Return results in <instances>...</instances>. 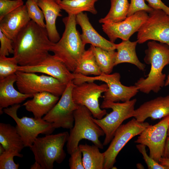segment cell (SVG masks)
<instances>
[{
    "label": "cell",
    "instance_id": "1",
    "mask_svg": "<svg viewBox=\"0 0 169 169\" xmlns=\"http://www.w3.org/2000/svg\"><path fill=\"white\" fill-rule=\"evenodd\" d=\"M13 57L21 66L39 64L49 55L54 43L45 28L31 20L13 41Z\"/></svg>",
    "mask_w": 169,
    "mask_h": 169
},
{
    "label": "cell",
    "instance_id": "2",
    "mask_svg": "<svg viewBox=\"0 0 169 169\" xmlns=\"http://www.w3.org/2000/svg\"><path fill=\"white\" fill-rule=\"evenodd\" d=\"M147 46L144 60L151 65V69L146 78H140L135 85L144 93L148 94L152 91L157 93L164 86L166 75L162 70L169 64V46L154 40L148 42Z\"/></svg>",
    "mask_w": 169,
    "mask_h": 169
},
{
    "label": "cell",
    "instance_id": "3",
    "mask_svg": "<svg viewBox=\"0 0 169 169\" xmlns=\"http://www.w3.org/2000/svg\"><path fill=\"white\" fill-rule=\"evenodd\" d=\"M76 15H68L62 21L65 26L62 36L56 43H53L50 51L62 61L68 69L73 73L79 64L85 51V45L77 29Z\"/></svg>",
    "mask_w": 169,
    "mask_h": 169
},
{
    "label": "cell",
    "instance_id": "4",
    "mask_svg": "<svg viewBox=\"0 0 169 169\" xmlns=\"http://www.w3.org/2000/svg\"><path fill=\"white\" fill-rule=\"evenodd\" d=\"M74 122L70 131L67 142L68 153L71 154L79 146L83 139L91 141L99 148L102 149L103 144L99 138L105 135L101 128L93 120L92 114L85 106L79 105L74 112Z\"/></svg>",
    "mask_w": 169,
    "mask_h": 169
},
{
    "label": "cell",
    "instance_id": "5",
    "mask_svg": "<svg viewBox=\"0 0 169 169\" xmlns=\"http://www.w3.org/2000/svg\"><path fill=\"white\" fill-rule=\"evenodd\" d=\"M69 133L64 131L55 134L37 137L29 147L34 156L35 161L42 169H52L54 162L60 164L65 158L64 147Z\"/></svg>",
    "mask_w": 169,
    "mask_h": 169
},
{
    "label": "cell",
    "instance_id": "6",
    "mask_svg": "<svg viewBox=\"0 0 169 169\" xmlns=\"http://www.w3.org/2000/svg\"><path fill=\"white\" fill-rule=\"evenodd\" d=\"M136 101V99L122 103L103 101L100 108H110L112 111L101 119L92 118V119L105 133L104 146L107 145L111 142L115 131L125 120L133 117Z\"/></svg>",
    "mask_w": 169,
    "mask_h": 169
},
{
    "label": "cell",
    "instance_id": "7",
    "mask_svg": "<svg viewBox=\"0 0 169 169\" xmlns=\"http://www.w3.org/2000/svg\"><path fill=\"white\" fill-rule=\"evenodd\" d=\"M21 105L16 104L3 109V112L15 121L16 128L24 147H30L39 134H51L55 130L52 124L43 119L27 116L19 118L17 111Z\"/></svg>",
    "mask_w": 169,
    "mask_h": 169
},
{
    "label": "cell",
    "instance_id": "8",
    "mask_svg": "<svg viewBox=\"0 0 169 169\" xmlns=\"http://www.w3.org/2000/svg\"><path fill=\"white\" fill-rule=\"evenodd\" d=\"M74 84H78L84 82H94L96 80L103 81L108 86V90L104 92L103 97L104 100L113 102L129 101L136 95L139 90L135 85L127 86L122 84L120 81V74L117 72L112 74L102 73L94 77L84 76L73 73Z\"/></svg>",
    "mask_w": 169,
    "mask_h": 169
},
{
    "label": "cell",
    "instance_id": "9",
    "mask_svg": "<svg viewBox=\"0 0 169 169\" xmlns=\"http://www.w3.org/2000/svg\"><path fill=\"white\" fill-rule=\"evenodd\" d=\"M15 82L19 91L33 95L46 92L58 96H61L67 85L50 76L38 75L34 73L18 71Z\"/></svg>",
    "mask_w": 169,
    "mask_h": 169
},
{
    "label": "cell",
    "instance_id": "10",
    "mask_svg": "<svg viewBox=\"0 0 169 169\" xmlns=\"http://www.w3.org/2000/svg\"><path fill=\"white\" fill-rule=\"evenodd\" d=\"M150 125L147 122H140L135 118L125 124L121 125L116 130L110 143L104 152V169H112L118 154L131 139L139 135Z\"/></svg>",
    "mask_w": 169,
    "mask_h": 169
},
{
    "label": "cell",
    "instance_id": "11",
    "mask_svg": "<svg viewBox=\"0 0 169 169\" xmlns=\"http://www.w3.org/2000/svg\"><path fill=\"white\" fill-rule=\"evenodd\" d=\"M73 81L68 83L65 90L55 105L43 118L51 123L55 128L71 129L74 125V112L79 105L74 102L72 95L74 86Z\"/></svg>",
    "mask_w": 169,
    "mask_h": 169
},
{
    "label": "cell",
    "instance_id": "12",
    "mask_svg": "<svg viewBox=\"0 0 169 169\" xmlns=\"http://www.w3.org/2000/svg\"><path fill=\"white\" fill-rule=\"evenodd\" d=\"M148 15L137 32L138 43L152 40L169 46V15L161 9H154Z\"/></svg>",
    "mask_w": 169,
    "mask_h": 169
},
{
    "label": "cell",
    "instance_id": "13",
    "mask_svg": "<svg viewBox=\"0 0 169 169\" xmlns=\"http://www.w3.org/2000/svg\"><path fill=\"white\" fill-rule=\"evenodd\" d=\"M108 89L106 84L98 85L94 82H84L75 84L72 91V97L76 104L85 106L94 118L100 119L107 113L105 110L100 108L99 100Z\"/></svg>",
    "mask_w": 169,
    "mask_h": 169
},
{
    "label": "cell",
    "instance_id": "14",
    "mask_svg": "<svg viewBox=\"0 0 169 169\" xmlns=\"http://www.w3.org/2000/svg\"><path fill=\"white\" fill-rule=\"evenodd\" d=\"M169 125V115L163 118L157 124L146 127L135 141L147 146L149 156L158 162L163 157Z\"/></svg>",
    "mask_w": 169,
    "mask_h": 169
},
{
    "label": "cell",
    "instance_id": "15",
    "mask_svg": "<svg viewBox=\"0 0 169 169\" xmlns=\"http://www.w3.org/2000/svg\"><path fill=\"white\" fill-rule=\"evenodd\" d=\"M148 16L147 12L140 11L122 21L102 24V29L111 42L114 43L118 38L122 40H128L134 33L138 31Z\"/></svg>",
    "mask_w": 169,
    "mask_h": 169
},
{
    "label": "cell",
    "instance_id": "16",
    "mask_svg": "<svg viewBox=\"0 0 169 169\" xmlns=\"http://www.w3.org/2000/svg\"><path fill=\"white\" fill-rule=\"evenodd\" d=\"M18 70L42 73L54 78L67 85L74 79V76L62 61L50 54L42 62L31 66L19 65Z\"/></svg>",
    "mask_w": 169,
    "mask_h": 169
},
{
    "label": "cell",
    "instance_id": "17",
    "mask_svg": "<svg viewBox=\"0 0 169 169\" xmlns=\"http://www.w3.org/2000/svg\"><path fill=\"white\" fill-rule=\"evenodd\" d=\"M169 115V95L159 96L146 102L135 110L133 117L140 122L148 118L161 119Z\"/></svg>",
    "mask_w": 169,
    "mask_h": 169
},
{
    "label": "cell",
    "instance_id": "18",
    "mask_svg": "<svg viewBox=\"0 0 169 169\" xmlns=\"http://www.w3.org/2000/svg\"><path fill=\"white\" fill-rule=\"evenodd\" d=\"M31 20L24 4L0 20V30L13 41Z\"/></svg>",
    "mask_w": 169,
    "mask_h": 169
},
{
    "label": "cell",
    "instance_id": "19",
    "mask_svg": "<svg viewBox=\"0 0 169 169\" xmlns=\"http://www.w3.org/2000/svg\"><path fill=\"white\" fill-rule=\"evenodd\" d=\"M76 20L77 24L81 28L80 36L84 44H89L106 50L116 49V44L107 40L97 32L90 23L86 13L81 12L76 15Z\"/></svg>",
    "mask_w": 169,
    "mask_h": 169
},
{
    "label": "cell",
    "instance_id": "20",
    "mask_svg": "<svg viewBox=\"0 0 169 169\" xmlns=\"http://www.w3.org/2000/svg\"><path fill=\"white\" fill-rule=\"evenodd\" d=\"M17 79L14 74L0 80V114L3 113V109L19 104L33 95L24 94L17 90L14 87Z\"/></svg>",
    "mask_w": 169,
    "mask_h": 169
},
{
    "label": "cell",
    "instance_id": "21",
    "mask_svg": "<svg viewBox=\"0 0 169 169\" xmlns=\"http://www.w3.org/2000/svg\"><path fill=\"white\" fill-rule=\"evenodd\" d=\"M38 6L42 10L45 21V28L50 40L55 43L60 37L56 25L57 18L61 17V8L57 0H37Z\"/></svg>",
    "mask_w": 169,
    "mask_h": 169
},
{
    "label": "cell",
    "instance_id": "22",
    "mask_svg": "<svg viewBox=\"0 0 169 169\" xmlns=\"http://www.w3.org/2000/svg\"><path fill=\"white\" fill-rule=\"evenodd\" d=\"M59 97L50 93L44 92L33 95L32 98L22 105L28 111L32 112L36 118H42L54 107Z\"/></svg>",
    "mask_w": 169,
    "mask_h": 169
},
{
    "label": "cell",
    "instance_id": "23",
    "mask_svg": "<svg viewBox=\"0 0 169 169\" xmlns=\"http://www.w3.org/2000/svg\"><path fill=\"white\" fill-rule=\"evenodd\" d=\"M137 40L131 42L129 40H122L119 44H116V54L115 62L116 66L122 63H129L135 65L140 70H145L146 65L139 60L136 53Z\"/></svg>",
    "mask_w": 169,
    "mask_h": 169
},
{
    "label": "cell",
    "instance_id": "24",
    "mask_svg": "<svg viewBox=\"0 0 169 169\" xmlns=\"http://www.w3.org/2000/svg\"><path fill=\"white\" fill-rule=\"evenodd\" d=\"M79 146L83 155L84 169H104V152H100L99 148L94 145L90 146L85 144Z\"/></svg>",
    "mask_w": 169,
    "mask_h": 169
},
{
    "label": "cell",
    "instance_id": "25",
    "mask_svg": "<svg viewBox=\"0 0 169 169\" xmlns=\"http://www.w3.org/2000/svg\"><path fill=\"white\" fill-rule=\"evenodd\" d=\"M0 144L5 150L15 147L21 152L24 147L16 127L8 123H0Z\"/></svg>",
    "mask_w": 169,
    "mask_h": 169
},
{
    "label": "cell",
    "instance_id": "26",
    "mask_svg": "<svg viewBox=\"0 0 169 169\" xmlns=\"http://www.w3.org/2000/svg\"><path fill=\"white\" fill-rule=\"evenodd\" d=\"M98 0H57L61 9L68 15H76L79 13L87 11L96 14L97 11L95 3Z\"/></svg>",
    "mask_w": 169,
    "mask_h": 169
},
{
    "label": "cell",
    "instance_id": "27",
    "mask_svg": "<svg viewBox=\"0 0 169 169\" xmlns=\"http://www.w3.org/2000/svg\"><path fill=\"white\" fill-rule=\"evenodd\" d=\"M96 62L102 73L109 74L115 65L116 54L115 50H106L90 45Z\"/></svg>",
    "mask_w": 169,
    "mask_h": 169
},
{
    "label": "cell",
    "instance_id": "28",
    "mask_svg": "<svg viewBox=\"0 0 169 169\" xmlns=\"http://www.w3.org/2000/svg\"><path fill=\"white\" fill-rule=\"evenodd\" d=\"M110 2L111 7L109 12L104 17L99 20L100 23L118 22L127 17L130 5L128 0H111Z\"/></svg>",
    "mask_w": 169,
    "mask_h": 169
},
{
    "label": "cell",
    "instance_id": "29",
    "mask_svg": "<svg viewBox=\"0 0 169 169\" xmlns=\"http://www.w3.org/2000/svg\"><path fill=\"white\" fill-rule=\"evenodd\" d=\"M73 73L84 76L90 75L98 76L102 74L96 62L94 54L90 48L84 52L79 64Z\"/></svg>",
    "mask_w": 169,
    "mask_h": 169
},
{
    "label": "cell",
    "instance_id": "30",
    "mask_svg": "<svg viewBox=\"0 0 169 169\" xmlns=\"http://www.w3.org/2000/svg\"><path fill=\"white\" fill-rule=\"evenodd\" d=\"M17 148L11 147L6 149L0 155V169H18L19 165L14 161V157H23V155L20 153Z\"/></svg>",
    "mask_w": 169,
    "mask_h": 169
},
{
    "label": "cell",
    "instance_id": "31",
    "mask_svg": "<svg viewBox=\"0 0 169 169\" xmlns=\"http://www.w3.org/2000/svg\"><path fill=\"white\" fill-rule=\"evenodd\" d=\"M18 63L14 57L0 56V80L15 74L18 71Z\"/></svg>",
    "mask_w": 169,
    "mask_h": 169
},
{
    "label": "cell",
    "instance_id": "32",
    "mask_svg": "<svg viewBox=\"0 0 169 169\" xmlns=\"http://www.w3.org/2000/svg\"><path fill=\"white\" fill-rule=\"evenodd\" d=\"M25 4L31 20L40 26L45 28L44 15L38 5L37 0H27Z\"/></svg>",
    "mask_w": 169,
    "mask_h": 169
},
{
    "label": "cell",
    "instance_id": "33",
    "mask_svg": "<svg viewBox=\"0 0 169 169\" xmlns=\"http://www.w3.org/2000/svg\"><path fill=\"white\" fill-rule=\"evenodd\" d=\"M23 5V0H0V20Z\"/></svg>",
    "mask_w": 169,
    "mask_h": 169
},
{
    "label": "cell",
    "instance_id": "34",
    "mask_svg": "<svg viewBox=\"0 0 169 169\" xmlns=\"http://www.w3.org/2000/svg\"><path fill=\"white\" fill-rule=\"evenodd\" d=\"M146 146L143 144H139L136 147L143 156V158L149 169H168L166 166L161 164L147 154Z\"/></svg>",
    "mask_w": 169,
    "mask_h": 169
},
{
    "label": "cell",
    "instance_id": "35",
    "mask_svg": "<svg viewBox=\"0 0 169 169\" xmlns=\"http://www.w3.org/2000/svg\"><path fill=\"white\" fill-rule=\"evenodd\" d=\"M153 10L146 3L144 0H131L127 17L140 11H144L149 13Z\"/></svg>",
    "mask_w": 169,
    "mask_h": 169
},
{
    "label": "cell",
    "instance_id": "36",
    "mask_svg": "<svg viewBox=\"0 0 169 169\" xmlns=\"http://www.w3.org/2000/svg\"><path fill=\"white\" fill-rule=\"evenodd\" d=\"M0 56H8L13 54V41L6 36L0 30Z\"/></svg>",
    "mask_w": 169,
    "mask_h": 169
},
{
    "label": "cell",
    "instance_id": "37",
    "mask_svg": "<svg viewBox=\"0 0 169 169\" xmlns=\"http://www.w3.org/2000/svg\"><path fill=\"white\" fill-rule=\"evenodd\" d=\"M82 152L79 147L71 154L69 159V166L70 169H84L83 166Z\"/></svg>",
    "mask_w": 169,
    "mask_h": 169
},
{
    "label": "cell",
    "instance_id": "38",
    "mask_svg": "<svg viewBox=\"0 0 169 169\" xmlns=\"http://www.w3.org/2000/svg\"><path fill=\"white\" fill-rule=\"evenodd\" d=\"M148 5L153 9H161L169 15V7L163 3L161 0H146Z\"/></svg>",
    "mask_w": 169,
    "mask_h": 169
},
{
    "label": "cell",
    "instance_id": "39",
    "mask_svg": "<svg viewBox=\"0 0 169 169\" xmlns=\"http://www.w3.org/2000/svg\"><path fill=\"white\" fill-rule=\"evenodd\" d=\"M162 157L169 158V137L168 136L166 140Z\"/></svg>",
    "mask_w": 169,
    "mask_h": 169
},
{
    "label": "cell",
    "instance_id": "40",
    "mask_svg": "<svg viewBox=\"0 0 169 169\" xmlns=\"http://www.w3.org/2000/svg\"><path fill=\"white\" fill-rule=\"evenodd\" d=\"M159 163L161 164L166 166L169 169V158L162 157L160 159Z\"/></svg>",
    "mask_w": 169,
    "mask_h": 169
},
{
    "label": "cell",
    "instance_id": "41",
    "mask_svg": "<svg viewBox=\"0 0 169 169\" xmlns=\"http://www.w3.org/2000/svg\"><path fill=\"white\" fill-rule=\"evenodd\" d=\"M30 169H42L40 165L38 162L35 161V162L31 165Z\"/></svg>",
    "mask_w": 169,
    "mask_h": 169
},
{
    "label": "cell",
    "instance_id": "42",
    "mask_svg": "<svg viewBox=\"0 0 169 169\" xmlns=\"http://www.w3.org/2000/svg\"><path fill=\"white\" fill-rule=\"evenodd\" d=\"M5 149L2 145L0 144V155L2 154L5 151Z\"/></svg>",
    "mask_w": 169,
    "mask_h": 169
},
{
    "label": "cell",
    "instance_id": "43",
    "mask_svg": "<svg viewBox=\"0 0 169 169\" xmlns=\"http://www.w3.org/2000/svg\"><path fill=\"white\" fill-rule=\"evenodd\" d=\"M169 85V74L167 77V78L166 80L165 81L164 84L165 86H166Z\"/></svg>",
    "mask_w": 169,
    "mask_h": 169
},
{
    "label": "cell",
    "instance_id": "44",
    "mask_svg": "<svg viewBox=\"0 0 169 169\" xmlns=\"http://www.w3.org/2000/svg\"><path fill=\"white\" fill-rule=\"evenodd\" d=\"M137 168L139 169H144V167L141 164L138 163L136 165Z\"/></svg>",
    "mask_w": 169,
    "mask_h": 169
},
{
    "label": "cell",
    "instance_id": "45",
    "mask_svg": "<svg viewBox=\"0 0 169 169\" xmlns=\"http://www.w3.org/2000/svg\"><path fill=\"white\" fill-rule=\"evenodd\" d=\"M167 136H168L169 137V125L168 127L167 131Z\"/></svg>",
    "mask_w": 169,
    "mask_h": 169
},
{
    "label": "cell",
    "instance_id": "46",
    "mask_svg": "<svg viewBox=\"0 0 169 169\" xmlns=\"http://www.w3.org/2000/svg\"></svg>",
    "mask_w": 169,
    "mask_h": 169
},
{
    "label": "cell",
    "instance_id": "47",
    "mask_svg": "<svg viewBox=\"0 0 169 169\" xmlns=\"http://www.w3.org/2000/svg\"></svg>",
    "mask_w": 169,
    "mask_h": 169
}]
</instances>
